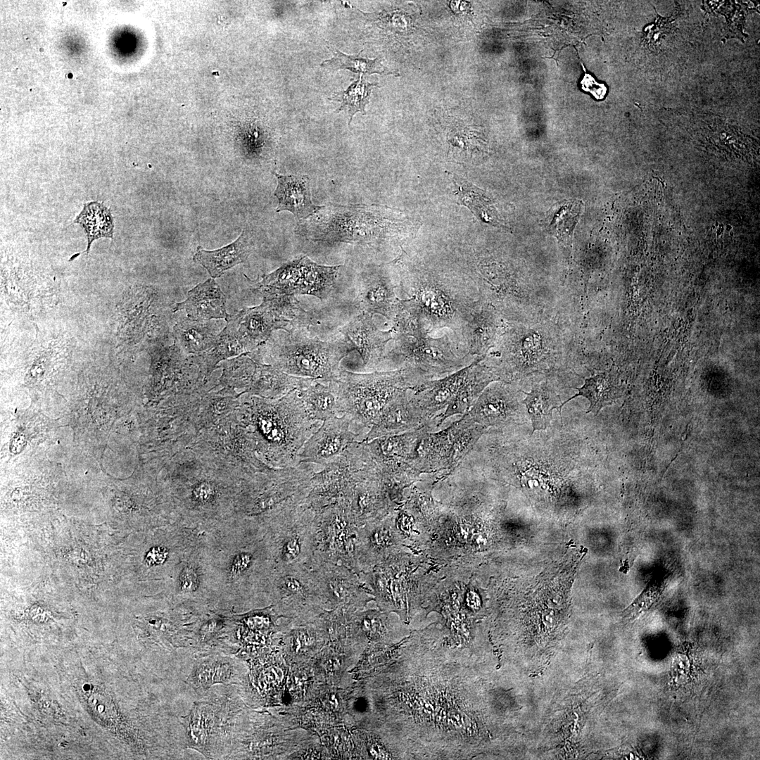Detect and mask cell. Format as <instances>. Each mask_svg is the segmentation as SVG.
<instances>
[{
    "label": "cell",
    "mask_w": 760,
    "mask_h": 760,
    "mask_svg": "<svg viewBox=\"0 0 760 760\" xmlns=\"http://www.w3.org/2000/svg\"><path fill=\"white\" fill-rule=\"evenodd\" d=\"M390 263L401 296L395 315L424 334L450 336L466 346L467 324L486 301L464 267L458 271L433 265L404 250Z\"/></svg>",
    "instance_id": "1"
},
{
    "label": "cell",
    "mask_w": 760,
    "mask_h": 760,
    "mask_svg": "<svg viewBox=\"0 0 760 760\" xmlns=\"http://www.w3.org/2000/svg\"><path fill=\"white\" fill-rule=\"evenodd\" d=\"M235 413L258 458L273 468L298 465L300 450L321 426L308 417L298 389L277 399L243 394Z\"/></svg>",
    "instance_id": "2"
},
{
    "label": "cell",
    "mask_w": 760,
    "mask_h": 760,
    "mask_svg": "<svg viewBox=\"0 0 760 760\" xmlns=\"http://www.w3.org/2000/svg\"><path fill=\"white\" fill-rule=\"evenodd\" d=\"M393 210L360 204L321 205L296 227L297 234L325 244L347 243L379 246L393 239L397 230Z\"/></svg>",
    "instance_id": "3"
},
{
    "label": "cell",
    "mask_w": 760,
    "mask_h": 760,
    "mask_svg": "<svg viewBox=\"0 0 760 760\" xmlns=\"http://www.w3.org/2000/svg\"><path fill=\"white\" fill-rule=\"evenodd\" d=\"M338 383L351 429L364 441L386 405L400 392L429 380L413 367L355 373L341 368Z\"/></svg>",
    "instance_id": "4"
},
{
    "label": "cell",
    "mask_w": 760,
    "mask_h": 760,
    "mask_svg": "<svg viewBox=\"0 0 760 760\" xmlns=\"http://www.w3.org/2000/svg\"><path fill=\"white\" fill-rule=\"evenodd\" d=\"M261 347L265 351L255 353L260 361L267 358V364L289 375L324 381L338 376L341 360L351 352L342 338L324 341L308 330L271 336Z\"/></svg>",
    "instance_id": "5"
},
{
    "label": "cell",
    "mask_w": 760,
    "mask_h": 760,
    "mask_svg": "<svg viewBox=\"0 0 760 760\" xmlns=\"http://www.w3.org/2000/svg\"><path fill=\"white\" fill-rule=\"evenodd\" d=\"M560 343L551 325L505 321L501 334L483 361L496 369L500 381L508 384L529 373V368L552 362Z\"/></svg>",
    "instance_id": "6"
},
{
    "label": "cell",
    "mask_w": 760,
    "mask_h": 760,
    "mask_svg": "<svg viewBox=\"0 0 760 760\" xmlns=\"http://www.w3.org/2000/svg\"><path fill=\"white\" fill-rule=\"evenodd\" d=\"M393 346L385 353L383 361L393 365L392 369L413 367L430 381L457 372L477 358L450 336L433 337L410 328L393 332Z\"/></svg>",
    "instance_id": "7"
},
{
    "label": "cell",
    "mask_w": 760,
    "mask_h": 760,
    "mask_svg": "<svg viewBox=\"0 0 760 760\" xmlns=\"http://www.w3.org/2000/svg\"><path fill=\"white\" fill-rule=\"evenodd\" d=\"M262 303L229 315L231 322L253 352L262 346L275 330L287 333L308 330L313 317L300 305L295 296L262 295Z\"/></svg>",
    "instance_id": "8"
},
{
    "label": "cell",
    "mask_w": 760,
    "mask_h": 760,
    "mask_svg": "<svg viewBox=\"0 0 760 760\" xmlns=\"http://www.w3.org/2000/svg\"><path fill=\"white\" fill-rule=\"evenodd\" d=\"M358 526L341 502L315 512L312 555L308 566L322 563L344 565L358 573Z\"/></svg>",
    "instance_id": "9"
},
{
    "label": "cell",
    "mask_w": 760,
    "mask_h": 760,
    "mask_svg": "<svg viewBox=\"0 0 760 760\" xmlns=\"http://www.w3.org/2000/svg\"><path fill=\"white\" fill-rule=\"evenodd\" d=\"M272 586L280 614L293 626L312 623L328 609L310 570L304 566L277 568Z\"/></svg>",
    "instance_id": "10"
},
{
    "label": "cell",
    "mask_w": 760,
    "mask_h": 760,
    "mask_svg": "<svg viewBox=\"0 0 760 760\" xmlns=\"http://www.w3.org/2000/svg\"><path fill=\"white\" fill-rule=\"evenodd\" d=\"M341 267L318 265L301 255L263 275L256 286L261 295H310L324 300L334 289Z\"/></svg>",
    "instance_id": "11"
},
{
    "label": "cell",
    "mask_w": 760,
    "mask_h": 760,
    "mask_svg": "<svg viewBox=\"0 0 760 760\" xmlns=\"http://www.w3.org/2000/svg\"><path fill=\"white\" fill-rule=\"evenodd\" d=\"M182 720L187 747L207 759L223 756L227 749L230 752L234 734L230 709L217 702L198 701Z\"/></svg>",
    "instance_id": "12"
},
{
    "label": "cell",
    "mask_w": 760,
    "mask_h": 760,
    "mask_svg": "<svg viewBox=\"0 0 760 760\" xmlns=\"http://www.w3.org/2000/svg\"><path fill=\"white\" fill-rule=\"evenodd\" d=\"M151 357V388L160 399L189 393L202 388L206 376L196 356L185 358L177 344L150 346Z\"/></svg>",
    "instance_id": "13"
},
{
    "label": "cell",
    "mask_w": 760,
    "mask_h": 760,
    "mask_svg": "<svg viewBox=\"0 0 760 760\" xmlns=\"http://www.w3.org/2000/svg\"><path fill=\"white\" fill-rule=\"evenodd\" d=\"M315 512L305 503L277 517L273 525L272 553L277 568L304 566L312 555Z\"/></svg>",
    "instance_id": "14"
},
{
    "label": "cell",
    "mask_w": 760,
    "mask_h": 760,
    "mask_svg": "<svg viewBox=\"0 0 760 760\" xmlns=\"http://www.w3.org/2000/svg\"><path fill=\"white\" fill-rule=\"evenodd\" d=\"M310 570L329 610L355 613L373 597L360 575L344 565L322 563Z\"/></svg>",
    "instance_id": "15"
},
{
    "label": "cell",
    "mask_w": 760,
    "mask_h": 760,
    "mask_svg": "<svg viewBox=\"0 0 760 760\" xmlns=\"http://www.w3.org/2000/svg\"><path fill=\"white\" fill-rule=\"evenodd\" d=\"M397 289L396 276L390 262L369 267L359 275L355 306L359 312L379 314L392 322L400 301Z\"/></svg>",
    "instance_id": "16"
},
{
    "label": "cell",
    "mask_w": 760,
    "mask_h": 760,
    "mask_svg": "<svg viewBox=\"0 0 760 760\" xmlns=\"http://www.w3.org/2000/svg\"><path fill=\"white\" fill-rule=\"evenodd\" d=\"M355 441L360 440L352 430L347 414L327 419L303 444L297 456L298 464L311 463L324 467L342 457Z\"/></svg>",
    "instance_id": "17"
},
{
    "label": "cell",
    "mask_w": 760,
    "mask_h": 760,
    "mask_svg": "<svg viewBox=\"0 0 760 760\" xmlns=\"http://www.w3.org/2000/svg\"><path fill=\"white\" fill-rule=\"evenodd\" d=\"M521 410L517 391L512 384L500 381L489 384L460 419L487 429L500 427L519 423Z\"/></svg>",
    "instance_id": "18"
},
{
    "label": "cell",
    "mask_w": 760,
    "mask_h": 760,
    "mask_svg": "<svg viewBox=\"0 0 760 760\" xmlns=\"http://www.w3.org/2000/svg\"><path fill=\"white\" fill-rule=\"evenodd\" d=\"M37 272L21 270L19 267L4 270L1 276V290L5 299L13 310L31 313L49 307L56 296L54 284L42 281Z\"/></svg>",
    "instance_id": "19"
},
{
    "label": "cell",
    "mask_w": 760,
    "mask_h": 760,
    "mask_svg": "<svg viewBox=\"0 0 760 760\" xmlns=\"http://www.w3.org/2000/svg\"><path fill=\"white\" fill-rule=\"evenodd\" d=\"M151 290L136 288L126 293L118 306L117 340L120 349L132 348L144 341L152 326Z\"/></svg>",
    "instance_id": "20"
},
{
    "label": "cell",
    "mask_w": 760,
    "mask_h": 760,
    "mask_svg": "<svg viewBox=\"0 0 760 760\" xmlns=\"http://www.w3.org/2000/svg\"><path fill=\"white\" fill-rule=\"evenodd\" d=\"M395 510L384 519L360 528L357 552L358 573H365L400 552L401 535L394 521Z\"/></svg>",
    "instance_id": "21"
},
{
    "label": "cell",
    "mask_w": 760,
    "mask_h": 760,
    "mask_svg": "<svg viewBox=\"0 0 760 760\" xmlns=\"http://www.w3.org/2000/svg\"><path fill=\"white\" fill-rule=\"evenodd\" d=\"M339 332L351 351L359 353L364 367L368 370L375 369L381 365L386 346L393 340L392 329H379L374 324L373 315L365 312H359L339 329Z\"/></svg>",
    "instance_id": "22"
},
{
    "label": "cell",
    "mask_w": 760,
    "mask_h": 760,
    "mask_svg": "<svg viewBox=\"0 0 760 760\" xmlns=\"http://www.w3.org/2000/svg\"><path fill=\"white\" fill-rule=\"evenodd\" d=\"M410 390L400 392L385 407L367 433L365 442L426 426L433 430L413 401Z\"/></svg>",
    "instance_id": "23"
},
{
    "label": "cell",
    "mask_w": 760,
    "mask_h": 760,
    "mask_svg": "<svg viewBox=\"0 0 760 760\" xmlns=\"http://www.w3.org/2000/svg\"><path fill=\"white\" fill-rule=\"evenodd\" d=\"M452 443L448 426L431 431L425 429L411 455L410 467L422 476L441 473L443 479L451 474Z\"/></svg>",
    "instance_id": "24"
},
{
    "label": "cell",
    "mask_w": 760,
    "mask_h": 760,
    "mask_svg": "<svg viewBox=\"0 0 760 760\" xmlns=\"http://www.w3.org/2000/svg\"><path fill=\"white\" fill-rule=\"evenodd\" d=\"M505 321L500 312L488 302L472 314L464 332V342L470 355L484 357L501 334Z\"/></svg>",
    "instance_id": "25"
},
{
    "label": "cell",
    "mask_w": 760,
    "mask_h": 760,
    "mask_svg": "<svg viewBox=\"0 0 760 760\" xmlns=\"http://www.w3.org/2000/svg\"><path fill=\"white\" fill-rule=\"evenodd\" d=\"M484 357H477L468 366L464 381L442 416L441 426L450 417L465 414L489 384L500 381L496 369L485 362Z\"/></svg>",
    "instance_id": "26"
},
{
    "label": "cell",
    "mask_w": 760,
    "mask_h": 760,
    "mask_svg": "<svg viewBox=\"0 0 760 760\" xmlns=\"http://www.w3.org/2000/svg\"><path fill=\"white\" fill-rule=\"evenodd\" d=\"M184 310L189 318L198 321L226 319V297L213 278L200 283L188 292L186 298L177 303L173 312Z\"/></svg>",
    "instance_id": "27"
},
{
    "label": "cell",
    "mask_w": 760,
    "mask_h": 760,
    "mask_svg": "<svg viewBox=\"0 0 760 760\" xmlns=\"http://www.w3.org/2000/svg\"><path fill=\"white\" fill-rule=\"evenodd\" d=\"M277 186L274 195L278 199L276 212L286 210L303 220L315 214L321 205L312 201L310 179L306 175H283L274 172Z\"/></svg>",
    "instance_id": "28"
},
{
    "label": "cell",
    "mask_w": 760,
    "mask_h": 760,
    "mask_svg": "<svg viewBox=\"0 0 760 760\" xmlns=\"http://www.w3.org/2000/svg\"><path fill=\"white\" fill-rule=\"evenodd\" d=\"M308 417L324 422L346 414L343 401L336 378L330 381L315 379L303 389H298Z\"/></svg>",
    "instance_id": "29"
},
{
    "label": "cell",
    "mask_w": 760,
    "mask_h": 760,
    "mask_svg": "<svg viewBox=\"0 0 760 760\" xmlns=\"http://www.w3.org/2000/svg\"><path fill=\"white\" fill-rule=\"evenodd\" d=\"M240 678L241 674L234 659L229 657L208 656L194 663L187 683L196 692L202 693L215 684L238 683Z\"/></svg>",
    "instance_id": "30"
},
{
    "label": "cell",
    "mask_w": 760,
    "mask_h": 760,
    "mask_svg": "<svg viewBox=\"0 0 760 760\" xmlns=\"http://www.w3.org/2000/svg\"><path fill=\"white\" fill-rule=\"evenodd\" d=\"M253 251V243L243 230L232 243L216 250L208 251L198 246L194 260L201 265L215 279L227 270L245 262Z\"/></svg>",
    "instance_id": "31"
},
{
    "label": "cell",
    "mask_w": 760,
    "mask_h": 760,
    "mask_svg": "<svg viewBox=\"0 0 760 760\" xmlns=\"http://www.w3.org/2000/svg\"><path fill=\"white\" fill-rule=\"evenodd\" d=\"M246 353H253V350L234 326L227 322L225 327L217 335L213 346L197 356L207 378L222 361Z\"/></svg>",
    "instance_id": "32"
},
{
    "label": "cell",
    "mask_w": 760,
    "mask_h": 760,
    "mask_svg": "<svg viewBox=\"0 0 760 760\" xmlns=\"http://www.w3.org/2000/svg\"><path fill=\"white\" fill-rule=\"evenodd\" d=\"M526 398L521 401L531 417L533 433L536 430L546 429L552 419V412L557 409L562 416V402L559 395L547 382L534 385L531 391L524 392Z\"/></svg>",
    "instance_id": "33"
},
{
    "label": "cell",
    "mask_w": 760,
    "mask_h": 760,
    "mask_svg": "<svg viewBox=\"0 0 760 760\" xmlns=\"http://www.w3.org/2000/svg\"><path fill=\"white\" fill-rule=\"evenodd\" d=\"M451 175L455 194L461 205L467 207L480 221L495 227L502 226L495 201L485 191L457 175Z\"/></svg>",
    "instance_id": "34"
},
{
    "label": "cell",
    "mask_w": 760,
    "mask_h": 760,
    "mask_svg": "<svg viewBox=\"0 0 760 760\" xmlns=\"http://www.w3.org/2000/svg\"><path fill=\"white\" fill-rule=\"evenodd\" d=\"M204 322L186 318L174 326L175 341L180 349L198 355L213 346L217 334Z\"/></svg>",
    "instance_id": "35"
},
{
    "label": "cell",
    "mask_w": 760,
    "mask_h": 760,
    "mask_svg": "<svg viewBox=\"0 0 760 760\" xmlns=\"http://www.w3.org/2000/svg\"><path fill=\"white\" fill-rule=\"evenodd\" d=\"M583 208L580 200L571 199L558 203L552 208L548 228L570 255L572 236Z\"/></svg>",
    "instance_id": "36"
},
{
    "label": "cell",
    "mask_w": 760,
    "mask_h": 760,
    "mask_svg": "<svg viewBox=\"0 0 760 760\" xmlns=\"http://www.w3.org/2000/svg\"><path fill=\"white\" fill-rule=\"evenodd\" d=\"M74 222L79 224L87 234V253L96 239L113 238L114 224L112 215L105 205L98 201L85 203Z\"/></svg>",
    "instance_id": "37"
},
{
    "label": "cell",
    "mask_w": 760,
    "mask_h": 760,
    "mask_svg": "<svg viewBox=\"0 0 760 760\" xmlns=\"http://www.w3.org/2000/svg\"><path fill=\"white\" fill-rule=\"evenodd\" d=\"M448 427L452 443L451 471L452 472L471 452L488 429L478 424L466 422L460 419L449 424Z\"/></svg>",
    "instance_id": "38"
},
{
    "label": "cell",
    "mask_w": 760,
    "mask_h": 760,
    "mask_svg": "<svg viewBox=\"0 0 760 760\" xmlns=\"http://www.w3.org/2000/svg\"><path fill=\"white\" fill-rule=\"evenodd\" d=\"M332 50L334 56L321 63V66L327 70H348L360 75H395V72L384 66L379 58L370 59L359 55H348L336 49Z\"/></svg>",
    "instance_id": "39"
},
{
    "label": "cell",
    "mask_w": 760,
    "mask_h": 760,
    "mask_svg": "<svg viewBox=\"0 0 760 760\" xmlns=\"http://www.w3.org/2000/svg\"><path fill=\"white\" fill-rule=\"evenodd\" d=\"M612 388L609 376L606 374H598L586 379L581 388H576L578 393L563 402V405L577 396H583L590 402L586 413L593 412L597 414L602 407L616 398L612 393Z\"/></svg>",
    "instance_id": "40"
},
{
    "label": "cell",
    "mask_w": 760,
    "mask_h": 760,
    "mask_svg": "<svg viewBox=\"0 0 760 760\" xmlns=\"http://www.w3.org/2000/svg\"><path fill=\"white\" fill-rule=\"evenodd\" d=\"M362 76V75H360L357 80L352 83L346 91L336 94L334 99H332L341 103L336 113L347 111L349 115L348 125L357 113L360 112L363 115L366 113L365 106L369 103L372 89L377 86L376 83H369L363 80Z\"/></svg>",
    "instance_id": "41"
},
{
    "label": "cell",
    "mask_w": 760,
    "mask_h": 760,
    "mask_svg": "<svg viewBox=\"0 0 760 760\" xmlns=\"http://www.w3.org/2000/svg\"><path fill=\"white\" fill-rule=\"evenodd\" d=\"M259 552L258 547L239 552L232 562V573L239 576L248 573L255 566V561L260 559Z\"/></svg>",
    "instance_id": "42"
},
{
    "label": "cell",
    "mask_w": 760,
    "mask_h": 760,
    "mask_svg": "<svg viewBox=\"0 0 760 760\" xmlns=\"http://www.w3.org/2000/svg\"><path fill=\"white\" fill-rule=\"evenodd\" d=\"M181 588L184 591H194L198 585V577L196 571L191 568H186L183 570L180 577Z\"/></svg>",
    "instance_id": "43"
},
{
    "label": "cell",
    "mask_w": 760,
    "mask_h": 760,
    "mask_svg": "<svg viewBox=\"0 0 760 760\" xmlns=\"http://www.w3.org/2000/svg\"><path fill=\"white\" fill-rule=\"evenodd\" d=\"M582 88L593 94L596 98L601 99L604 95L605 88L603 84H597L593 77L585 74L581 81Z\"/></svg>",
    "instance_id": "44"
},
{
    "label": "cell",
    "mask_w": 760,
    "mask_h": 760,
    "mask_svg": "<svg viewBox=\"0 0 760 760\" xmlns=\"http://www.w3.org/2000/svg\"><path fill=\"white\" fill-rule=\"evenodd\" d=\"M167 556V550L162 547H156L150 550L145 558L148 565H158L163 563Z\"/></svg>",
    "instance_id": "45"
}]
</instances>
